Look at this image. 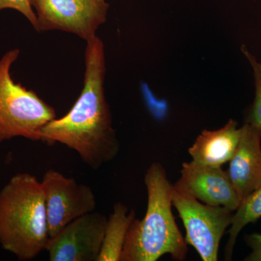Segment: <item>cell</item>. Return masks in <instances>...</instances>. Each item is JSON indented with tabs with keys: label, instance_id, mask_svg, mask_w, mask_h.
<instances>
[{
	"label": "cell",
	"instance_id": "obj_5",
	"mask_svg": "<svg viewBox=\"0 0 261 261\" xmlns=\"http://www.w3.org/2000/svg\"><path fill=\"white\" fill-rule=\"evenodd\" d=\"M172 203L186 229L185 240L203 261L218 260L220 243L232 221L233 211L202 203L172 187Z\"/></svg>",
	"mask_w": 261,
	"mask_h": 261
},
{
	"label": "cell",
	"instance_id": "obj_4",
	"mask_svg": "<svg viewBox=\"0 0 261 261\" xmlns=\"http://www.w3.org/2000/svg\"><path fill=\"white\" fill-rule=\"evenodd\" d=\"M19 55L13 49L0 59V145L14 137L41 141L43 127L56 118L53 106L12 78L10 68Z\"/></svg>",
	"mask_w": 261,
	"mask_h": 261
},
{
	"label": "cell",
	"instance_id": "obj_8",
	"mask_svg": "<svg viewBox=\"0 0 261 261\" xmlns=\"http://www.w3.org/2000/svg\"><path fill=\"white\" fill-rule=\"evenodd\" d=\"M108 218L99 212L89 213L70 222L54 238L47 250L50 261H97Z\"/></svg>",
	"mask_w": 261,
	"mask_h": 261
},
{
	"label": "cell",
	"instance_id": "obj_11",
	"mask_svg": "<svg viewBox=\"0 0 261 261\" xmlns=\"http://www.w3.org/2000/svg\"><path fill=\"white\" fill-rule=\"evenodd\" d=\"M241 134V128L233 119L219 129H204L189 148L192 161L202 166L221 167L232 159Z\"/></svg>",
	"mask_w": 261,
	"mask_h": 261
},
{
	"label": "cell",
	"instance_id": "obj_6",
	"mask_svg": "<svg viewBox=\"0 0 261 261\" xmlns=\"http://www.w3.org/2000/svg\"><path fill=\"white\" fill-rule=\"evenodd\" d=\"M38 20V32L61 31L86 42L97 36L107 20L106 0H30Z\"/></svg>",
	"mask_w": 261,
	"mask_h": 261
},
{
	"label": "cell",
	"instance_id": "obj_16",
	"mask_svg": "<svg viewBox=\"0 0 261 261\" xmlns=\"http://www.w3.org/2000/svg\"><path fill=\"white\" fill-rule=\"evenodd\" d=\"M245 243L251 248L252 252L245 258V261H261V234L254 233L245 237Z\"/></svg>",
	"mask_w": 261,
	"mask_h": 261
},
{
	"label": "cell",
	"instance_id": "obj_3",
	"mask_svg": "<svg viewBox=\"0 0 261 261\" xmlns=\"http://www.w3.org/2000/svg\"><path fill=\"white\" fill-rule=\"evenodd\" d=\"M49 239L42 184L30 173H17L0 191V245L18 260H31Z\"/></svg>",
	"mask_w": 261,
	"mask_h": 261
},
{
	"label": "cell",
	"instance_id": "obj_14",
	"mask_svg": "<svg viewBox=\"0 0 261 261\" xmlns=\"http://www.w3.org/2000/svg\"><path fill=\"white\" fill-rule=\"evenodd\" d=\"M241 50L252 65L255 88V99L247 113L245 123H250L261 132V63L247 50L245 45L242 46Z\"/></svg>",
	"mask_w": 261,
	"mask_h": 261
},
{
	"label": "cell",
	"instance_id": "obj_15",
	"mask_svg": "<svg viewBox=\"0 0 261 261\" xmlns=\"http://www.w3.org/2000/svg\"><path fill=\"white\" fill-rule=\"evenodd\" d=\"M13 9L23 15L36 31L38 30V20L30 0H0V10Z\"/></svg>",
	"mask_w": 261,
	"mask_h": 261
},
{
	"label": "cell",
	"instance_id": "obj_13",
	"mask_svg": "<svg viewBox=\"0 0 261 261\" xmlns=\"http://www.w3.org/2000/svg\"><path fill=\"white\" fill-rule=\"evenodd\" d=\"M261 217V186L240 203L233 214L228 240L225 247V260H231L238 235L243 228Z\"/></svg>",
	"mask_w": 261,
	"mask_h": 261
},
{
	"label": "cell",
	"instance_id": "obj_12",
	"mask_svg": "<svg viewBox=\"0 0 261 261\" xmlns=\"http://www.w3.org/2000/svg\"><path fill=\"white\" fill-rule=\"evenodd\" d=\"M128 211V207L122 202L113 205L97 261H121L127 233L136 218L135 211Z\"/></svg>",
	"mask_w": 261,
	"mask_h": 261
},
{
	"label": "cell",
	"instance_id": "obj_1",
	"mask_svg": "<svg viewBox=\"0 0 261 261\" xmlns=\"http://www.w3.org/2000/svg\"><path fill=\"white\" fill-rule=\"evenodd\" d=\"M84 87L71 109L41 130V141L63 144L75 151L92 169L113 161L120 150L112 115L105 94L104 43L97 35L87 41Z\"/></svg>",
	"mask_w": 261,
	"mask_h": 261
},
{
	"label": "cell",
	"instance_id": "obj_10",
	"mask_svg": "<svg viewBox=\"0 0 261 261\" xmlns=\"http://www.w3.org/2000/svg\"><path fill=\"white\" fill-rule=\"evenodd\" d=\"M241 129L227 172L242 202L261 186V132L247 123Z\"/></svg>",
	"mask_w": 261,
	"mask_h": 261
},
{
	"label": "cell",
	"instance_id": "obj_2",
	"mask_svg": "<svg viewBox=\"0 0 261 261\" xmlns=\"http://www.w3.org/2000/svg\"><path fill=\"white\" fill-rule=\"evenodd\" d=\"M147 207L145 217L130 224L121 261H156L166 254L184 260L188 244L175 221L172 212L173 185L164 167L153 163L145 175Z\"/></svg>",
	"mask_w": 261,
	"mask_h": 261
},
{
	"label": "cell",
	"instance_id": "obj_9",
	"mask_svg": "<svg viewBox=\"0 0 261 261\" xmlns=\"http://www.w3.org/2000/svg\"><path fill=\"white\" fill-rule=\"evenodd\" d=\"M180 173L173 187L202 203L222 206L233 212L241 203L227 171L221 167L202 166L191 161L182 164Z\"/></svg>",
	"mask_w": 261,
	"mask_h": 261
},
{
	"label": "cell",
	"instance_id": "obj_7",
	"mask_svg": "<svg viewBox=\"0 0 261 261\" xmlns=\"http://www.w3.org/2000/svg\"><path fill=\"white\" fill-rule=\"evenodd\" d=\"M41 184L50 238L75 219L95 211L97 203L93 190L88 185L79 183L74 178L49 169L44 173Z\"/></svg>",
	"mask_w": 261,
	"mask_h": 261
}]
</instances>
